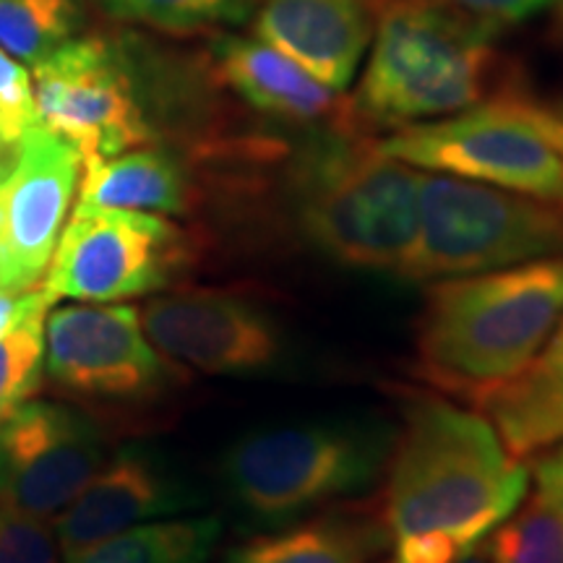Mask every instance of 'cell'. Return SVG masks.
Segmentation results:
<instances>
[{
  "label": "cell",
  "mask_w": 563,
  "mask_h": 563,
  "mask_svg": "<svg viewBox=\"0 0 563 563\" xmlns=\"http://www.w3.org/2000/svg\"><path fill=\"white\" fill-rule=\"evenodd\" d=\"M394 433L382 422L332 418L258 428L222 456V485L253 525H292L368 493L386 473Z\"/></svg>",
  "instance_id": "5b68a950"
},
{
  "label": "cell",
  "mask_w": 563,
  "mask_h": 563,
  "mask_svg": "<svg viewBox=\"0 0 563 563\" xmlns=\"http://www.w3.org/2000/svg\"><path fill=\"white\" fill-rule=\"evenodd\" d=\"M454 563H490V559H488V555H485V551H483L481 545H475V548H470L467 553H462Z\"/></svg>",
  "instance_id": "f546056e"
},
{
  "label": "cell",
  "mask_w": 563,
  "mask_h": 563,
  "mask_svg": "<svg viewBox=\"0 0 563 563\" xmlns=\"http://www.w3.org/2000/svg\"><path fill=\"white\" fill-rule=\"evenodd\" d=\"M538 496L563 519V441L534 456L532 473Z\"/></svg>",
  "instance_id": "f1b7e54d"
},
{
  "label": "cell",
  "mask_w": 563,
  "mask_h": 563,
  "mask_svg": "<svg viewBox=\"0 0 563 563\" xmlns=\"http://www.w3.org/2000/svg\"><path fill=\"white\" fill-rule=\"evenodd\" d=\"M217 68L230 89L253 110L292 125H321L336 112V95L300 63L262 37H222Z\"/></svg>",
  "instance_id": "2e32d148"
},
{
  "label": "cell",
  "mask_w": 563,
  "mask_h": 563,
  "mask_svg": "<svg viewBox=\"0 0 563 563\" xmlns=\"http://www.w3.org/2000/svg\"><path fill=\"white\" fill-rule=\"evenodd\" d=\"M42 321L32 316L0 336V422L16 410L42 382Z\"/></svg>",
  "instance_id": "cb8c5ba5"
},
{
  "label": "cell",
  "mask_w": 563,
  "mask_h": 563,
  "mask_svg": "<svg viewBox=\"0 0 563 563\" xmlns=\"http://www.w3.org/2000/svg\"><path fill=\"white\" fill-rule=\"evenodd\" d=\"M150 342L173 365L207 376L274 371L287 350L285 329L264 302L222 287H183L139 311Z\"/></svg>",
  "instance_id": "30bf717a"
},
{
  "label": "cell",
  "mask_w": 563,
  "mask_h": 563,
  "mask_svg": "<svg viewBox=\"0 0 563 563\" xmlns=\"http://www.w3.org/2000/svg\"><path fill=\"white\" fill-rule=\"evenodd\" d=\"M373 30V0H264L256 13V37L332 91L347 89L357 76Z\"/></svg>",
  "instance_id": "9a60e30c"
},
{
  "label": "cell",
  "mask_w": 563,
  "mask_h": 563,
  "mask_svg": "<svg viewBox=\"0 0 563 563\" xmlns=\"http://www.w3.org/2000/svg\"><path fill=\"white\" fill-rule=\"evenodd\" d=\"M104 11L167 32H194L214 24H241L256 0H100Z\"/></svg>",
  "instance_id": "603a6c76"
},
{
  "label": "cell",
  "mask_w": 563,
  "mask_h": 563,
  "mask_svg": "<svg viewBox=\"0 0 563 563\" xmlns=\"http://www.w3.org/2000/svg\"><path fill=\"white\" fill-rule=\"evenodd\" d=\"M81 157L66 139L34 123L0 180V287L30 290L51 264Z\"/></svg>",
  "instance_id": "4fadbf2b"
},
{
  "label": "cell",
  "mask_w": 563,
  "mask_h": 563,
  "mask_svg": "<svg viewBox=\"0 0 563 563\" xmlns=\"http://www.w3.org/2000/svg\"><path fill=\"white\" fill-rule=\"evenodd\" d=\"M79 26L76 0H0V51L42 63Z\"/></svg>",
  "instance_id": "44dd1931"
},
{
  "label": "cell",
  "mask_w": 563,
  "mask_h": 563,
  "mask_svg": "<svg viewBox=\"0 0 563 563\" xmlns=\"http://www.w3.org/2000/svg\"><path fill=\"white\" fill-rule=\"evenodd\" d=\"M34 123L40 115L30 74L0 51V146L11 150Z\"/></svg>",
  "instance_id": "d4e9b609"
},
{
  "label": "cell",
  "mask_w": 563,
  "mask_h": 563,
  "mask_svg": "<svg viewBox=\"0 0 563 563\" xmlns=\"http://www.w3.org/2000/svg\"><path fill=\"white\" fill-rule=\"evenodd\" d=\"M384 477L391 543L410 534H443L462 553L517 511L530 488V470L514 460L496 426L435 394L405 399L402 431Z\"/></svg>",
  "instance_id": "6da1fadb"
},
{
  "label": "cell",
  "mask_w": 563,
  "mask_h": 563,
  "mask_svg": "<svg viewBox=\"0 0 563 563\" xmlns=\"http://www.w3.org/2000/svg\"><path fill=\"white\" fill-rule=\"evenodd\" d=\"M443 3L501 30L504 24H519V21L538 16L551 9L555 0H443Z\"/></svg>",
  "instance_id": "4316f807"
},
{
  "label": "cell",
  "mask_w": 563,
  "mask_h": 563,
  "mask_svg": "<svg viewBox=\"0 0 563 563\" xmlns=\"http://www.w3.org/2000/svg\"><path fill=\"white\" fill-rule=\"evenodd\" d=\"M220 534L217 517L157 519L66 555V563H209Z\"/></svg>",
  "instance_id": "ffe728a7"
},
{
  "label": "cell",
  "mask_w": 563,
  "mask_h": 563,
  "mask_svg": "<svg viewBox=\"0 0 563 563\" xmlns=\"http://www.w3.org/2000/svg\"><path fill=\"white\" fill-rule=\"evenodd\" d=\"M201 496L152 446H125L91 477L53 522L63 555L131 527L199 509Z\"/></svg>",
  "instance_id": "5bb4252c"
},
{
  "label": "cell",
  "mask_w": 563,
  "mask_h": 563,
  "mask_svg": "<svg viewBox=\"0 0 563 563\" xmlns=\"http://www.w3.org/2000/svg\"><path fill=\"white\" fill-rule=\"evenodd\" d=\"M79 207L129 209L180 214L188 209V180L170 154L159 150L123 152L118 157L89 159Z\"/></svg>",
  "instance_id": "d6986e66"
},
{
  "label": "cell",
  "mask_w": 563,
  "mask_h": 563,
  "mask_svg": "<svg viewBox=\"0 0 563 563\" xmlns=\"http://www.w3.org/2000/svg\"><path fill=\"white\" fill-rule=\"evenodd\" d=\"M104 464V435L87 415L21 402L0 422V509L55 519Z\"/></svg>",
  "instance_id": "7c38bea8"
},
{
  "label": "cell",
  "mask_w": 563,
  "mask_h": 563,
  "mask_svg": "<svg viewBox=\"0 0 563 563\" xmlns=\"http://www.w3.org/2000/svg\"><path fill=\"white\" fill-rule=\"evenodd\" d=\"M391 534L384 519L361 511H334L256 534L232 548L224 563H371Z\"/></svg>",
  "instance_id": "ac0fdd59"
},
{
  "label": "cell",
  "mask_w": 563,
  "mask_h": 563,
  "mask_svg": "<svg viewBox=\"0 0 563 563\" xmlns=\"http://www.w3.org/2000/svg\"><path fill=\"white\" fill-rule=\"evenodd\" d=\"M40 123L66 139L81 162L146 146L154 131L129 63L104 40H74L34 66Z\"/></svg>",
  "instance_id": "9c48e42d"
},
{
  "label": "cell",
  "mask_w": 563,
  "mask_h": 563,
  "mask_svg": "<svg viewBox=\"0 0 563 563\" xmlns=\"http://www.w3.org/2000/svg\"><path fill=\"white\" fill-rule=\"evenodd\" d=\"M3 154H5V150L0 146V175H3Z\"/></svg>",
  "instance_id": "4dcf8cb0"
},
{
  "label": "cell",
  "mask_w": 563,
  "mask_h": 563,
  "mask_svg": "<svg viewBox=\"0 0 563 563\" xmlns=\"http://www.w3.org/2000/svg\"><path fill=\"white\" fill-rule=\"evenodd\" d=\"M382 146L418 170L488 183L563 209V112L519 91L405 125Z\"/></svg>",
  "instance_id": "8992f818"
},
{
  "label": "cell",
  "mask_w": 563,
  "mask_h": 563,
  "mask_svg": "<svg viewBox=\"0 0 563 563\" xmlns=\"http://www.w3.org/2000/svg\"><path fill=\"white\" fill-rule=\"evenodd\" d=\"M563 316V253L439 279L418 323V371L433 389L483 407L530 365Z\"/></svg>",
  "instance_id": "3957f363"
},
{
  "label": "cell",
  "mask_w": 563,
  "mask_h": 563,
  "mask_svg": "<svg viewBox=\"0 0 563 563\" xmlns=\"http://www.w3.org/2000/svg\"><path fill=\"white\" fill-rule=\"evenodd\" d=\"M481 410L514 460L527 462L563 441V316L540 355Z\"/></svg>",
  "instance_id": "e0dca14e"
},
{
  "label": "cell",
  "mask_w": 563,
  "mask_h": 563,
  "mask_svg": "<svg viewBox=\"0 0 563 563\" xmlns=\"http://www.w3.org/2000/svg\"><path fill=\"white\" fill-rule=\"evenodd\" d=\"M563 253V209L446 173H420L402 279H449Z\"/></svg>",
  "instance_id": "52a82bcc"
},
{
  "label": "cell",
  "mask_w": 563,
  "mask_h": 563,
  "mask_svg": "<svg viewBox=\"0 0 563 563\" xmlns=\"http://www.w3.org/2000/svg\"><path fill=\"white\" fill-rule=\"evenodd\" d=\"M53 527L0 509V563H58Z\"/></svg>",
  "instance_id": "484cf974"
},
{
  "label": "cell",
  "mask_w": 563,
  "mask_h": 563,
  "mask_svg": "<svg viewBox=\"0 0 563 563\" xmlns=\"http://www.w3.org/2000/svg\"><path fill=\"white\" fill-rule=\"evenodd\" d=\"M498 26L443 0H389L376 19L357 110L386 129L439 121L488 91Z\"/></svg>",
  "instance_id": "277c9868"
},
{
  "label": "cell",
  "mask_w": 563,
  "mask_h": 563,
  "mask_svg": "<svg viewBox=\"0 0 563 563\" xmlns=\"http://www.w3.org/2000/svg\"><path fill=\"white\" fill-rule=\"evenodd\" d=\"M477 545L490 563H563V519L534 493Z\"/></svg>",
  "instance_id": "7402d4cb"
},
{
  "label": "cell",
  "mask_w": 563,
  "mask_h": 563,
  "mask_svg": "<svg viewBox=\"0 0 563 563\" xmlns=\"http://www.w3.org/2000/svg\"><path fill=\"white\" fill-rule=\"evenodd\" d=\"M58 300L53 292H47L45 287L37 290H9V287H0V336L11 332L13 327H19L21 321L32 319V316H45L47 308Z\"/></svg>",
  "instance_id": "83f0119b"
},
{
  "label": "cell",
  "mask_w": 563,
  "mask_h": 563,
  "mask_svg": "<svg viewBox=\"0 0 563 563\" xmlns=\"http://www.w3.org/2000/svg\"><path fill=\"white\" fill-rule=\"evenodd\" d=\"M420 170L347 125H313L285 167L287 214L319 256L402 274L418 235Z\"/></svg>",
  "instance_id": "7a4b0ae2"
},
{
  "label": "cell",
  "mask_w": 563,
  "mask_h": 563,
  "mask_svg": "<svg viewBox=\"0 0 563 563\" xmlns=\"http://www.w3.org/2000/svg\"><path fill=\"white\" fill-rule=\"evenodd\" d=\"M170 365L133 306H66L47 316V378L76 397L146 402L173 382Z\"/></svg>",
  "instance_id": "8fae6325"
},
{
  "label": "cell",
  "mask_w": 563,
  "mask_h": 563,
  "mask_svg": "<svg viewBox=\"0 0 563 563\" xmlns=\"http://www.w3.org/2000/svg\"><path fill=\"white\" fill-rule=\"evenodd\" d=\"M188 262L191 245L178 224L150 211L76 207L45 290L91 302L141 298L170 287Z\"/></svg>",
  "instance_id": "ba28073f"
}]
</instances>
